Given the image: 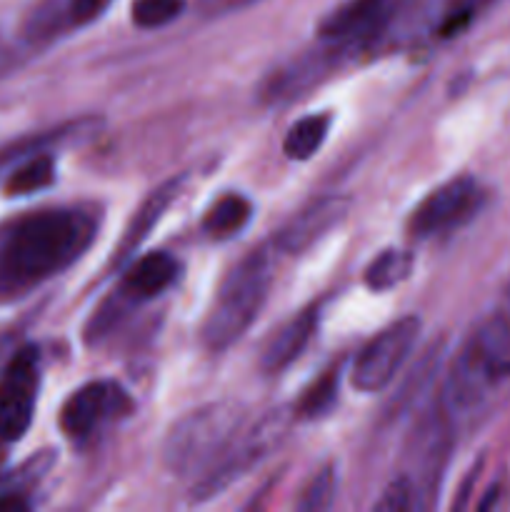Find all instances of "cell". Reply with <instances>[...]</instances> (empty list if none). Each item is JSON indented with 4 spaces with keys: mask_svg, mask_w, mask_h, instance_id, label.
Segmentation results:
<instances>
[{
    "mask_svg": "<svg viewBox=\"0 0 510 512\" xmlns=\"http://www.w3.org/2000/svg\"><path fill=\"white\" fill-rule=\"evenodd\" d=\"M95 238V220L75 208L30 213L0 235V303L25 298L78 263Z\"/></svg>",
    "mask_w": 510,
    "mask_h": 512,
    "instance_id": "obj_1",
    "label": "cell"
},
{
    "mask_svg": "<svg viewBox=\"0 0 510 512\" xmlns=\"http://www.w3.org/2000/svg\"><path fill=\"white\" fill-rule=\"evenodd\" d=\"M510 380V315L493 313L480 320L455 353L443 385L448 418L478 413Z\"/></svg>",
    "mask_w": 510,
    "mask_h": 512,
    "instance_id": "obj_2",
    "label": "cell"
},
{
    "mask_svg": "<svg viewBox=\"0 0 510 512\" xmlns=\"http://www.w3.org/2000/svg\"><path fill=\"white\" fill-rule=\"evenodd\" d=\"M275 278V255L270 248L250 250L220 283L213 308L200 338L210 353H223L238 343L258 320Z\"/></svg>",
    "mask_w": 510,
    "mask_h": 512,
    "instance_id": "obj_3",
    "label": "cell"
},
{
    "mask_svg": "<svg viewBox=\"0 0 510 512\" xmlns=\"http://www.w3.org/2000/svg\"><path fill=\"white\" fill-rule=\"evenodd\" d=\"M245 410L235 400L200 405L178 420L163 440V465L178 478H198L243 430Z\"/></svg>",
    "mask_w": 510,
    "mask_h": 512,
    "instance_id": "obj_4",
    "label": "cell"
},
{
    "mask_svg": "<svg viewBox=\"0 0 510 512\" xmlns=\"http://www.w3.org/2000/svg\"><path fill=\"white\" fill-rule=\"evenodd\" d=\"M295 420H298L295 408H275L265 413L253 428L240 430L233 443L225 448V453L203 475H198L190 500L193 503L213 500L223 495L230 485L243 480L250 470L258 468L283 445Z\"/></svg>",
    "mask_w": 510,
    "mask_h": 512,
    "instance_id": "obj_5",
    "label": "cell"
},
{
    "mask_svg": "<svg viewBox=\"0 0 510 512\" xmlns=\"http://www.w3.org/2000/svg\"><path fill=\"white\" fill-rule=\"evenodd\" d=\"M420 338V318H405L390 323L383 333L375 335L363 350L350 373V383L360 393H380L395 380L413 353Z\"/></svg>",
    "mask_w": 510,
    "mask_h": 512,
    "instance_id": "obj_6",
    "label": "cell"
},
{
    "mask_svg": "<svg viewBox=\"0 0 510 512\" xmlns=\"http://www.w3.org/2000/svg\"><path fill=\"white\" fill-rule=\"evenodd\" d=\"M40 393V353L23 345L0 373V440L18 443L35 418Z\"/></svg>",
    "mask_w": 510,
    "mask_h": 512,
    "instance_id": "obj_7",
    "label": "cell"
},
{
    "mask_svg": "<svg viewBox=\"0 0 510 512\" xmlns=\"http://www.w3.org/2000/svg\"><path fill=\"white\" fill-rule=\"evenodd\" d=\"M485 193L480 183L470 175L448 180L438 185L428 198L418 203L410 215V233L415 238H433V235L448 233L458 225L468 223L483 205Z\"/></svg>",
    "mask_w": 510,
    "mask_h": 512,
    "instance_id": "obj_8",
    "label": "cell"
},
{
    "mask_svg": "<svg viewBox=\"0 0 510 512\" xmlns=\"http://www.w3.org/2000/svg\"><path fill=\"white\" fill-rule=\"evenodd\" d=\"M128 408L123 390L110 380H93L73 390L60 410V430L68 440L83 443L108 420Z\"/></svg>",
    "mask_w": 510,
    "mask_h": 512,
    "instance_id": "obj_9",
    "label": "cell"
},
{
    "mask_svg": "<svg viewBox=\"0 0 510 512\" xmlns=\"http://www.w3.org/2000/svg\"><path fill=\"white\" fill-rule=\"evenodd\" d=\"M348 50V45L325 43V48L308 50V53L288 60V63L280 65L278 70L268 75V80L260 88V95L268 103H290V100L300 98L313 85L323 83L338 68Z\"/></svg>",
    "mask_w": 510,
    "mask_h": 512,
    "instance_id": "obj_10",
    "label": "cell"
},
{
    "mask_svg": "<svg viewBox=\"0 0 510 512\" xmlns=\"http://www.w3.org/2000/svg\"><path fill=\"white\" fill-rule=\"evenodd\" d=\"M350 205H353V200L340 193L320 195V198L310 200L278 230L273 240L275 250L285 255H303L305 250L313 248L330 230L343 223Z\"/></svg>",
    "mask_w": 510,
    "mask_h": 512,
    "instance_id": "obj_11",
    "label": "cell"
},
{
    "mask_svg": "<svg viewBox=\"0 0 510 512\" xmlns=\"http://www.w3.org/2000/svg\"><path fill=\"white\" fill-rule=\"evenodd\" d=\"M390 10L393 0H345L320 20L318 35L323 43L355 48L383 28Z\"/></svg>",
    "mask_w": 510,
    "mask_h": 512,
    "instance_id": "obj_12",
    "label": "cell"
},
{
    "mask_svg": "<svg viewBox=\"0 0 510 512\" xmlns=\"http://www.w3.org/2000/svg\"><path fill=\"white\" fill-rule=\"evenodd\" d=\"M320 313L318 308H308L303 313H298L295 318H290L273 338L265 343L263 358H260V368L270 375L283 373L288 365H293L300 355L305 353V348L310 345V340L315 338V330H318Z\"/></svg>",
    "mask_w": 510,
    "mask_h": 512,
    "instance_id": "obj_13",
    "label": "cell"
},
{
    "mask_svg": "<svg viewBox=\"0 0 510 512\" xmlns=\"http://www.w3.org/2000/svg\"><path fill=\"white\" fill-rule=\"evenodd\" d=\"M175 275H178V263H175L173 255L163 253V250L148 253L130 265L123 285H120V295L135 300V303H143V300H150L163 293V290H168L173 285Z\"/></svg>",
    "mask_w": 510,
    "mask_h": 512,
    "instance_id": "obj_14",
    "label": "cell"
},
{
    "mask_svg": "<svg viewBox=\"0 0 510 512\" xmlns=\"http://www.w3.org/2000/svg\"><path fill=\"white\" fill-rule=\"evenodd\" d=\"M180 188H183V178H173L168 180V183L158 185V188L140 203L133 220H130L128 228H125V235L123 240H120L118 250H115V260H118V263H123L125 258H130V255L140 248V243L148 238L150 230L160 223L165 210H168L170 205H173V200L178 198Z\"/></svg>",
    "mask_w": 510,
    "mask_h": 512,
    "instance_id": "obj_15",
    "label": "cell"
},
{
    "mask_svg": "<svg viewBox=\"0 0 510 512\" xmlns=\"http://www.w3.org/2000/svg\"><path fill=\"white\" fill-rule=\"evenodd\" d=\"M55 463L53 450H43V453L33 455V458L25 460L23 465H18L10 473L0 475V510H25L28 508V490L33 485H38L45 478L50 468Z\"/></svg>",
    "mask_w": 510,
    "mask_h": 512,
    "instance_id": "obj_16",
    "label": "cell"
},
{
    "mask_svg": "<svg viewBox=\"0 0 510 512\" xmlns=\"http://www.w3.org/2000/svg\"><path fill=\"white\" fill-rule=\"evenodd\" d=\"M55 180V158L50 153H28L5 178L3 190L10 198H23L50 188Z\"/></svg>",
    "mask_w": 510,
    "mask_h": 512,
    "instance_id": "obj_17",
    "label": "cell"
},
{
    "mask_svg": "<svg viewBox=\"0 0 510 512\" xmlns=\"http://www.w3.org/2000/svg\"><path fill=\"white\" fill-rule=\"evenodd\" d=\"M253 218V205L238 193H228L215 200L203 218V228L210 238L228 240L238 235Z\"/></svg>",
    "mask_w": 510,
    "mask_h": 512,
    "instance_id": "obj_18",
    "label": "cell"
},
{
    "mask_svg": "<svg viewBox=\"0 0 510 512\" xmlns=\"http://www.w3.org/2000/svg\"><path fill=\"white\" fill-rule=\"evenodd\" d=\"M413 253L410 250L400 248H388L378 255V258L370 260V265L365 268V285H368L373 293H385V290L398 288L400 283L410 278L413 273Z\"/></svg>",
    "mask_w": 510,
    "mask_h": 512,
    "instance_id": "obj_19",
    "label": "cell"
},
{
    "mask_svg": "<svg viewBox=\"0 0 510 512\" xmlns=\"http://www.w3.org/2000/svg\"><path fill=\"white\" fill-rule=\"evenodd\" d=\"M330 130V115L328 113H315L305 115L298 123L290 125L283 140V153L290 160H310L320 148H323L325 138Z\"/></svg>",
    "mask_w": 510,
    "mask_h": 512,
    "instance_id": "obj_20",
    "label": "cell"
},
{
    "mask_svg": "<svg viewBox=\"0 0 510 512\" xmlns=\"http://www.w3.org/2000/svg\"><path fill=\"white\" fill-rule=\"evenodd\" d=\"M68 28V0H43L25 20L23 35L28 43H48Z\"/></svg>",
    "mask_w": 510,
    "mask_h": 512,
    "instance_id": "obj_21",
    "label": "cell"
},
{
    "mask_svg": "<svg viewBox=\"0 0 510 512\" xmlns=\"http://www.w3.org/2000/svg\"><path fill=\"white\" fill-rule=\"evenodd\" d=\"M338 383H340L338 368L328 370L323 378L315 380V383L305 390V395L300 398V403L295 405V413H298V418L315 420V418H323V415H328V410L338 403Z\"/></svg>",
    "mask_w": 510,
    "mask_h": 512,
    "instance_id": "obj_22",
    "label": "cell"
},
{
    "mask_svg": "<svg viewBox=\"0 0 510 512\" xmlns=\"http://www.w3.org/2000/svg\"><path fill=\"white\" fill-rule=\"evenodd\" d=\"M185 10V0H135L130 18L138 28L158 30L178 20Z\"/></svg>",
    "mask_w": 510,
    "mask_h": 512,
    "instance_id": "obj_23",
    "label": "cell"
},
{
    "mask_svg": "<svg viewBox=\"0 0 510 512\" xmlns=\"http://www.w3.org/2000/svg\"><path fill=\"white\" fill-rule=\"evenodd\" d=\"M335 490H338V475H335L333 465H325V468L318 470V473L313 475V480L305 485L295 508L300 512L328 510L335 500Z\"/></svg>",
    "mask_w": 510,
    "mask_h": 512,
    "instance_id": "obj_24",
    "label": "cell"
},
{
    "mask_svg": "<svg viewBox=\"0 0 510 512\" xmlns=\"http://www.w3.org/2000/svg\"><path fill=\"white\" fill-rule=\"evenodd\" d=\"M483 5H488V0H448L438 23L440 38H453L463 33L473 23L475 15L483 10Z\"/></svg>",
    "mask_w": 510,
    "mask_h": 512,
    "instance_id": "obj_25",
    "label": "cell"
},
{
    "mask_svg": "<svg viewBox=\"0 0 510 512\" xmlns=\"http://www.w3.org/2000/svg\"><path fill=\"white\" fill-rule=\"evenodd\" d=\"M415 498H418V493H415L413 480H410L408 475H403V478H395L393 483L383 490V495H380L378 503H375V510L380 512L413 510Z\"/></svg>",
    "mask_w": 510,
    "mask_h": 512,
    "instance_id": "obj_26",
    "label": "cell"
},
{
    "mask_svg": "<svg viewBox=\"0 0 510 512\" xmlns=\"http://www.w3.org/2000/svg\"><path fill=\"white\" fill-rule=\"evenodd\" d=\"M113 0H68L70 28H85L93 20H98Z\"/></svg>",
    "mask_w": 510,
    "mask_h": 512,
    "instance_id": "obj_27",
    "label": "cell"
},
{
    "mask_svg": "<svg viewBox=\"0 0 510 512\" xmlns=\"http://www.w3.org/2000/svg\"><path fill=\"white\" fill-rule=\"evenodd\" d=\"M253 3H260V0H200V8L208 15H223L240 8H248V5Z\"/></svg>",
    "mask_w": 510,
    "mask_h": 512,
    "instance_id": "obj_28",
    "label": "cell"
},
{
    "mask_svg": "<svg viewBox=\"0 0 510 512\" xmlns=\"http://www.w3.org/2000/svg\"><path fill=\"white\" fill-rule=\"evenodd\" d=\"M5 445H8V443H3V440H0V460H3V450H5Z\"/></svg>",
    "mask_w": 510,
    "mask_h": 512,
    "instance_id": "obj_29",
    "label": "cell"
}]
</instances>
